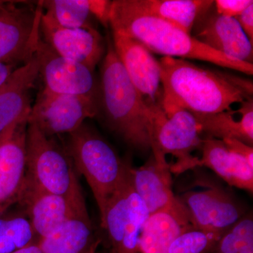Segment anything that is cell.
Listing matches in <instances>:
<instances>
[{
    "label": "cell",
    "instance_id": "4fadbf2b",
    "mask_svg": "<svg viewBox=\"0 0 253 253\" xmlns=\"http://www.w3.org/2000/svg\"><path fill=\"white\" fill-rule=\"evenodd\" d=\"M179 199L187 210L193 225L206 230L224 232L244 216L237 201L217 186L189 191Z\"/></svg>",
    "mask_w": 253,
    "mask_h": 253
},
{
    "label": "cell",
    "instance_id": "5bb4252c",
    "mask_svg": "<svg viewBox=\"0 0 253 253\" xmlns=\"http://www.w3.org/2000/svg\"><path fill=\"white\" fill-rule=\"evenodd\" d=\"M28 119L15 124L0 139V216L17 205L22 193Z\"/></svg>",
    "mask_w": 253,
    "mask_h": 253
},
{
    "label": "cell",
    "instance_id": "d6986e66",
    "mask_svg": "<svg viewBox=\"0 0 253 253\" xmlns=\"http://www.w3.org/2000/svg\"><path fill=\"white\" fill-rule=\"evenodd\" d=\"M101 240L87 209L76 213L51 234L38 240L43 253H93Z\"/></svg>",
    "mask_w": 253,
    "mask_h": 253
},
{
    "label": "cell",
    "instance_id": "6da1fadb",
    "mask_svg": "<svg viewBox=\"0 0 253 253\" xmlns=\"http://www.w3.org/2000/svg\"><path fill=\"white\" fill-rule=\"evenodd\" d=\"M158 61L166 114L177 110L201 114L222 112L252 98L253 82L246 78L200 67L186 59L163 56Z\"/></svg>",
    "mask_w": 253,
    "mask_h": 253
},
{
    "label": "cell",
    "instance_id": "2e32d148",
    "mask_svg": "<svg viewBox=\"0 0 253 253\" xmlns=\"http://www.w3.org/2000/svg\"><path fill=\"white\" fill-rule=\"evenodd\" d=\"M39 76V60L35 54L15 68L0 88V139L15 124L29 118L31 92Z\"/></svg>",
    "mask_w": 253,
    "mask_h": 253
},
{
    "label": "cell",
    "instance_id": "f1b7e54d",
    "mask_svg": "<svg viewBox=\"0 0 253 253\" xmlns=\"http://www.w3.org/2000/svg\"><path fill=\"white\" fill-rule=\"evenodd\" d=\"M228 149L234 154L244 158L250 166L253 167V149L252 146L235 139H226L222 140Z\"/></svg>",
    "mask_w": 253,
    "mask_h": 253
},
{
    "label": "cell",
    "instance_id": "3957f363",
    "mask_svg": "<svg viewBox=\"0 0 253 253\" xmlns=\"http://www.w3.org/2000/svg\"><path fill=\"white\" fill-rule=\"evenodd\" d=\"M103 59L99 97L109 126L132 147L151 149L152 112L128 77L111 41Z\"/></svg>",
    "mask_w": 253,
    "mask_h": 253
},
{
    "label": "cell",
    "instance_id": "ac0fdd59",
    "mask_svg": "<svg viewBox=\"0 0 253 253\" xmlns=\"http://www.w3.org/2000/svg\"><path fill=\"white\" fill-rule=\"evenodd\" d=\"M130 173L133 188L150 214L178 201L172 191L170 166L166 156H153L141 168H131Z\"/></svg>",
    "mask_w": 253,
    "mask_h": 253
},
{
    "label": "cell",
    "instance_id": "7c38bea8",
    "mask_svg": "<svg viewBox=\"0 0 253 253\" xmlns=\"http://www.w3.org/2000/svg\"><path fill=\"white\" fill-rule=\"evenodd\" d=\"M41 39L63 58L84 65L94 71L104 59L105 46L102 36L96 28L60 27L42 15Z\"/></svg>",
    "mask_w": 253,
    "mask_h": 253
},
{
    "label": "cell",
    "instance_id": "d6a6232c",
    "mask_svg": "<svg viewBox=\"0 0 253 253\" xmlns=\"http://www.w3.org/2000/svg\"><path fill=\"white\" fill-rule=\"evenodd\" d=\"M93 253H98L97 251H96V252Z\"/></svg>",
    "mask_w": 253,
    "mask_h": 253
},
{
    "label": "cell",
    "instance_id": "7402d4cb",
    "mask_svg": "<svg viewBox=\"0 0 253 253\" xmlns=\"http://www.w3.org/2000/svg\"><path fill=\"white\" fill-rule=\"evenodd\" d=\"M146 12L191 34L201 15L214 5L211 0H136Z\"/></svg>",
    "mask_w": 253,
    "mask_h": 253
},
{
    "label": "cell",
    "instance_id": "603a6c76",
    "mask_svg": "<svg viewBox=\"0 0 253 253\" xmlns=\"http://www.w3.org/2000/svg\"><path fill=\"white\" fill-rule=\"evenodd\" d=\"M43 15L60 27L95 28L88 0H49L41 1Z\"/></svg>",
    "mask_w": 253,
    "mask_h": 253
},
{
    "label": "cell",
    "instance_id": "4dcf8cb0",
    "mask_svg": "<svg viewBox=\"0 0 253 253\" xmlns=\"http://www.w3.org/2000/svg\"><path fill=\"white\" fill-rule=\"evenodd\" d=\"M14 69L15 66L14 65L0 63V88L8 79Z\"/></svg>",
    "mask_w": 253,
    "mask_h": 253
},
{
    "label": "cell",
    "instance_id": "9c48e42d",
    "mask_svg": "<svg viewBox=\"0 0 253 253\" xmlns=\"http://www.w3.org/2000/svg\"><path fill=\"white\" fill-rule=\"evenodd\" d=\"M17 206L31 221L38 239L54 232L76 213L86 209L83 193L66 196L44 191L27 180Z\"/></svg>",
    "mask_w": 253,
    "mask_h": 253
},
{
    "label": "cell",
    "instance_id": "4316f807",
    "mask_svg": "<svg viewBox=\"0 0 253 253\" xmlns=\"http://www.w3.org/2000/svg\"><path fill=\"white\" fill-rule=\"evenodd\" d=\"M253 4L252 0H217L214 8L218 14L235 18Z\"/></svg>",
    "mask_w": 253,
    "mask_h": 253
},
{
    "label": "cell",
    "instance_id": "83f0119b",
    "mask_svg": "<svg viewBox=\"0 0 253 253\" xmlns=\"http://www.w3.org/2000/svg\"><path fill=\"white\" fill-rule=\"evenodd\" d=\"M89 11L93 17L104 24L105 26L109 25V13L111 1L106 0H88Z\"/></svg>",
    "mask_w": 253,
    "mask_h": 253
},
{
    "label": "cell",
    "instance_id": "8fae6325",
    "mask_svg": "<svg viewBox=\"0 0 253 253\" xmlns=\"http://www.w3.org/2000/svg\"><path fill=\"white\" fill-rule=\"evenodd\" d=\"M113 46L128 77L149 106H162L159 61L139 41L113 32Z\"/></svg>",
    "mask_w": 253,
    "mask_h": 253
},
{
    "label": "cell",
    "instance_id": "5b68a950",
    "mask_svg": "<svg viewBox=\"0 0 253 253\" xmlns=\"http://www.w3.org/2000/svg\"><path fill=\"white\" fill-rule=\"evenodd\" d=\"M28 121L26 139V179L44 191L71 196L82 194L67 149Z\"/></svg>",
    "mask_w": 253,
    "mask_h": 253
},
{
    "label": "cell",
    "instance_id": "ba28073f",
    "mask_svg": "<svg viewBox=\"0 0 253 253\" xmlns=\"http://www.w3.org/2000/svg\"><path fill=\"white\" fill-rule=\"evenodd\" d=\"M99 111L97 98L56 94L42 89L32 106L28 121L50 136L70 134Z\"/></svg>",
    "mask_w": 253,
    "mask_h": 253
},
{
    "label": "cell",
    "instance_id": "8992f818",
    "mask_svg": "<svg viewBox=\"0 0 253 253\" xmlns=\"http://www.w3.org/2000/svg\"><path fill=\"white\" fill-rule=\"evenodd\" d=\"M152 112L153 136L151 149L166 156L171 154L176 163L171 172L179 174L200 166L199 158L192 156L202 143L199 124L192 113L177 110L166 114L162 106H149Z\"/></svg>",
    "mask_w": 253,
    "mask_h": 253
},
{
    "label": "cell",
    "instance_id": "30bf717a",
    "mask_svg": "<svg viewBox=\"0 0 253 253\" xmlns=\"http://www.w3.org/2000/svg\"><path fill=\"white\" fill-rule=\"evenodd\" d=\"M36 54L39 60L43 89L56 94L99 99V86L96 84L94 71L81 63L56 54L42 39L38 42Z\"/></svg>",
    "mask_w": 253,
    "mask_h": 253
},
{
    "label": "cell",
    "instance_id": "1f68e13d",
    "mask_svg": "<svg viewBox=\"0 0 253 253\" xmlns=\"http://www.w3.org/2000/svg\"><path fill=\"white\" fill-rule=\"evenodd\" d=\"M13 253H43L38 244L31 245L28 247L18 250Z\"/></svg>",
    "mask_w": 253,
    "mask_h": 253
},
{
    "label": "cell",
    "instance_id": "9a60e30c",
    "mask_svg": "<svg viewBox=\"0 0 253 253\" xmlns=\"http://www.w3.org/2000/svg\"><path fill=\"white\" fill-rule=\"evenodd\" d=\"M191 35L218 52L253 64V44L236 18L218 14L214 5L200 16Z\"/></svg>",
    "mask_w": 253,
    "mask_h": 253
},
{
    "label": "cell",
    "instance_id": "44dd1931",
    "mask_svg": "<svg viewBox=\"0 0 253 253\" xmlns=\"http://www.w3.org/2000/svg\"><path fill=\"white\" fill-rule=\"evenodd\" d=\"M241 118L236 121V111H222L216 113H193L201 134L224 140L235 139L253 146V98L241 103L237 110Z\"/></svg>",
    "mask_w": 253,
    "mask_h": 253
},
{
    "label": "cell",
    "instance_id": "484cf974",
    "mask_svg": "<svg viewBox=\"0 0 253 253\" xmlns=\"http://www.w3.org/2000/svg\"><path fill=\"white\" fill-rule=\"evenodd\" d=\"M0 236L14 241L18 250L38 244L31 221L22 211L14 214L4 213L0 216Z\"/></svg>",
    "mask_w": 253,
    "mask_h": 253
},
{
    "label": "cell",
    "instance_id": "277c9868",
    "mask_svg": "<svg viewBox=\"0 0 253 253\" xmlns=\"http://www.w3.org/2000/svg\"><path fill=\"white\" fill-rule=\"evenodd\" d=\"M68 135L66 149L76 171L84 176L90 187L101 219L108 202L131 166L122 161L111 145L84 123Z\"/></svg>",
    "mask_w": 253,
    "mask_h": 253
},
{
    "label": "cell",
    "instance_id": "cb8c5ba5",
    "mask_svg": "<svg viewBox=\"0 0 253 253\" xmlns=\"http://www.w3.org/2000/svg\"><path fill=\"white\" fill-rule=\"evenodd\" d=\"M212 253H253L252 214L244 216L229 228Z\"/></svg>",
    "mask_w": 253,
    "mask_h": 253
},
{
    "label": "cell",
    "instance_id": "f546056e",
    "mask_svg": "<svg viewBox=\"0 0 253 253\" xmlns=\"http://www.w3.org/2000/svg\"><path fill=\"white\" fill-rule=\"evenodd\" d=\"M235 18L241 29L253 44V4Z\"/></svg>",
    "mask_w": 253,
    "mask_h": 253
},
{
    "label": "cell",
    "instance_id": "d4e9b609",
    "mask_svg": "<svg viewBox=\"0 0 253 253\" xmlns=\"http://www.w3.org/2000/svg\"><path fill=\"white\" fill-rule=\"evenodd\" d=\"M224 232L191 226L173 241L168 253H212Z\"/></svg>",
    "mask_w": 253,
    "mask_h": 253
},
{
    "label": "cell",
    "instance_id": "7a4b0ae2",
    "mask_svg": "<svg viewBox=\"0 0 253 253\" xmlns=\"http://www.w3.org/2000/svg\"><path fill=\"white\" fill-rule=\"evenodd\" d=\"M109 25L113 32L139 41L151 53L164 57L199 60L253 76V64L208 47L180 28L146 12L136 0L111 1Z\"/></svg>",
    "mask_w": 253,
    "mask_h": 253
},
{
    "label": "cell",
    "instance_id": "ffe728a7",
    "mask_svg": "<svg viewBox=\"0 0 253 253\" xmlns=\"http://www.w3.org/2000/svg\"><path fill=\"white\" fill-rule=\"evenodd\" d=\"M200 166L212 169L230 186L253 193V167L244 158L228 149L220 139L206 136L202 139Z\"/></svg>",
    "mask_w": 253,
    "mask_h": 253
},
{
    "label": "cell",
    "instance_id": "52a82bcc",
    "mask_svg": "<svg viewBox=\"0 0 253 253\" xmlns=\"http://www.w3.org/2000/svg\"><path fill=\"white\" fill-rule=\"evenodd\" d=\"M41 1L36 7L26 3L0 2V63H26L36 54L41 41Z\"/></svg>",
    "mask_w": 253,
    "mask_h": 253
},
{
    "label": "cell",
    "instance_id": "e0dca14e",
    "mask_svg": "<svg viewBox=\"0 0 253 253\" xmlns=\"http://www.w3.org/2000/svg\"><path fill=\"white\" fill-rule=\"evenodd\" d=\"M192 226L187 210L178 199L175 204L149 214L141 229L139 253H168L173 241Z\"/></svg>",
    "mask_w": 253,
    "mask_h": 253
}]
</instances>
